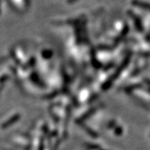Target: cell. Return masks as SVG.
Returning a JSON list of instances; mask_svg holds the SVG:
<instances>
[{"label":"cell","instance_id":"1","mask_svg":"<svg viewBox=\"0 0 150 150\" xmlns=\"http://www.w3.org/2000/svg\"><path fill=\"white\" fill-rule=\"evenodd\" d=\"M140 4V6H143V7H144V8H147V9L149 10V11H150V5L149 4H148V3H139Z\"/></svg>","mask_w":150,"mask_h":150}]
</instances>
